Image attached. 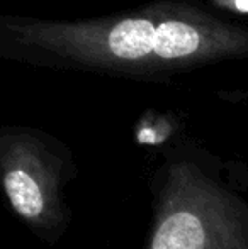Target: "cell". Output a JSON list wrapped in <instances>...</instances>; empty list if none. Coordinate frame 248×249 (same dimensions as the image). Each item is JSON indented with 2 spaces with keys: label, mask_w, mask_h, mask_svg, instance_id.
Returning a JSON list of instances; mask_svg holds the SVG:
<instances>
[{
  "label": "cell",
  "mask_w": 248,
  "mask_h": 249,
  "mask_svg": "<svg viewBox=\"0 0 248 249\" xmlns=\"http://www.w3.org/2000/svg\"><path fill=\"white\" fill-rule=\"evenodd\" d=\"M148 249H248V212L199 171L173 168Z\"/></svg>",
  "instance_id": "obj_1"
},
{
  "label": "cell",
  "mask_w": 248,
  "mask_h": 249,
  "mask_svg": "<svg viewBox=\"0 0 248 249\" xmlns=\"http://www.w3.org/2000/svg\"><path fill=\"white\" fill-rule=\"evenodd\" d=\"M0 188L10 209L36 231H53L63 219L58 163L31 134L0 129Z\"/></svg>",
  "instance_id": "obj_2"
},
{
  "label": "cell",
  "mask_w": 248,
  "mask_h": 249,
  "mask_svg": "<svg viewBox=\"0 0 248 249\" xmlns=\"http://www.w3.org/2000/svg\"><path fill=\"white\" fill-rule=\"evenodd\" d=\"M156 26L146 19H126L111 29L107 44L121 59H141L155 51Z\"/></svg>",
  "instance_id": "obj_3"
},
{
  "label": "cell",
  "mask_w": 248,
  "mask_h": 249,
  "mask_svg": "<svg viewBox=\"0 0 248 249\" xmlns=\"http://www.w3.org/2000/svg\"><path fill=\"white\" fill-rule=\"evenodd\" d=\"M201 48V34L194 26L167 20L156 26L155 54L163 59H179L194 54Z\"/></svg>",
  "instance_id": "obj_4"
},
{
  "label": "cell",
  "mask_w": 248,
  "mask_h": 249,
  "mask_svg": "<svg viewBox=\"0 0 248 249\" xmlns=\"http://www.w3.org/2000/svg\"><path fill=\"white\" fill-rule=\"evenodd\" d=\"M236 9L242 12H248V0H236Z\"/></svg>",
  "instance_id": "obj_5"
}]
</instances>
